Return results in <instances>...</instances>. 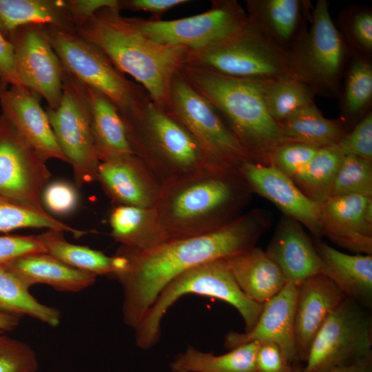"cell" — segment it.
<instances>
[{"instance_id":"6da1fadb","label":"cell","mask_w":372,"mask_h":372,"mask_svg":"<svg viewBox=\"0 0 372 372\" xmlns=\"http://www.w3.org/2000/svg\"><path fill=\"white\" fill-rule=\"evenodd\" d=\"M265 225L263 214L252 211L212 231L167 240L147 249L120 246L116 254L125 259V265L111 277L123 289L125 323L134 329L161 291L183 272L255 247Z\"/></svg>"},{"instance_id":"7a4b0ae2","label":"cell","mask_w":372,"mask_h":372,"mask_svg":"<svg viewBox=\"0 0 372 372\" xmlns=\"http://www.w3.org/2000/svg\"><path fill=\"white\" fill-rule=\"evenodd\" d=\"M251 189L238 168H205L161 184L154 206L167 241L204 234L230 223Z\"/></svg>"},{"instance_id":"3957f363","label":"cell","mask_w":372,"mask_h":372,"mask_svg":"<svg viewBox=\"0 0 372 372\" xmlns=\"http://www.w3.org/2000/svg\"><path fill=\"white\" fill-rule=\"evenodd\" d=\"M120 10L118 7L104 8L75 32L100 48L123 73L139 82L165 110L173 78L185 64L187 49L148 39Z\"/></svg>"},{"instance_id":"277c9868","label":"cell","mask_w":372,"mask_h":372,"mask_svg":"<svg viewBox=\"0 0 372 372\" xmlns=\"http://www.w3.org/2000/svg\"><path fill=\"white\" fill-rule=\"evenodd\" d=\"M178 73L216 109L251 161L269 165L273 149L289 142L268 113L258 81L187 65Z\"/></svg>"},{"instance_id":"5b68a950","label":"cell","mask_w":372,"mask_h":372,"mask_svg":"<svg viewBox=\"0 0 372 372\" xmlns=\"http://www.w3.org/2000/svg\"><path fill=\"white\" fill-rule=\"evenodd\" d=\"M131 148L163 184L215 167L189 133L147 94L131 113L121 116Z\"/></svg>"},{"instance_id":"8992f818","label":"cell","mask_w":372,"mask_h":372,"mask_svg":"<svg viewBox=\"0 0 372 372\" xmlns=\"http://www.w3.org/2000/svg\"><path fill=\"white\" fill-rule=\"evenodd\" d=\"M189 293L217 298L233 306L244 320L245 331L255 325L263 307L242 292L225 259L203 263L177 276L161 291L134 328L138 348L147 350L157 344L166 312L179 298Z\"/></svg>"},{"instance_id":"52a82bcc","label":"cell","mask_w":372,"mask_h":372,"mask_svg":"<svg viewBox=\"0 0 372 372\" xmlns=\"http://www.w3.org/2000/svg\"><path fill=\"white\" fill-rule=\"evenodd\" d=\"M184 65L255 81L298 79L289 54L248 19L238 30L216 43L198 50H187Z\"/></svg>"},{"instance_id":"ba28073f","label":"cell","mask_w":372,"mask_h":372,"mask_svg":"<svg viewBox=\"0 0 372 372\" xmlns=\"http://www.w3.org/2000/svg\"><path fill=\"white\" fill-rule=\"evenodd\" d=\"M309 25L289 54L291 67L316 95L338 99L351 51L331 18L328 1L318 0L312 6Z\"/></svg>"},{"instance_id":"9c48e42d","label":"cell","mask_w":372,"mask_h":372,"mask_svg":"<svg viewBox=\"0 0 372 372\" xmlns=\"http://www.w3.org/2000/svg\"><path fill=\"white\" fill-rule=\"evenodd\" d=\"M50 43L63 68L81 82L106 96L120 116L138 108L147 94L130 81L96 45L71 31L45 25Z\"/></svg>"},{"instance_id":"30bf717a","label":"cell","mask_w":372,"mask_h":372,"mask_svg":"<svg viewBox=\"0 0 372 372\" xmlns=\"http://www.w3.org/2000/svg\"><path fill=\"white\" fill-rule=\"evenodd\" d=\"M164 110L189 133L215 167L238 168L251 161L216 109L178 72Z\"/></svg>"},{"instance_id":"8fae6325","label":"cell","mask_w":372,"mask_h":372,"mask_svg":"<svg viewBox=\"0 0 372 372\" xmlns=\"http://www.w3.org/2000/svg\"><path fill=\"white\" fill-rule=\"evenodd\" d=\"M48 118L77 187L96 180L97 158L85 85L63 68L62 96L56 109L48 108Z\"/></svg>"},{"instance_id":"7c38bea8","label":"cell","mask_w":372,"mask_h":372,"mask_svg":"<svg viewBox=\"0 0 372 372\" xmlns=\"http://www.w3.org/2000/svg\"><path fill=\"white\" fill-rule=\"evenodd\" d=\"M372 318L345 298L329 316L310 347L301 372H325L372 356Z\"/></svg>"},{"instance_id":"4fadbf2b","label":"cell","mask_w":372,"mask_h":372,"mask_svg":"<svg viewBox=\"0 0 372 372\" xmlns=\"http://www.w3.org/2000/svg\"><path fill=\"white\" fill-rule=\"evenodd\" d=\"M142 34L157 43L189 50L203 48L228 36L247 21L245 10L236 0H214L201 14L174 20L126 17Z\"/></svg>"},{"instance_id":"5bb4252c","label":"cell","mask_w":372,"mask_h":372,"mask_svg":"<svg viewBox=\"0 0 372 372\" xmlns=\"http://www.w3.org/2000/svg\"><path fill=\"white\" fill-rule=\"evenodd\" d=\"M12 43L16 71L24 87L56 109L62 96V63L53 49L44 25L19 28L5 35Z\"/></svg>"},{"instance_id":"9a60e30c","label":"cell","mask_w":372,"mask_h":372,"mask_svg":"<svg viewBox=\"0 0 372 372\" xmlns=\"http://www.w3.org/2000/svg\"><path fill=\"white\" fill-rule=\"evenodd\" d=\"M51 173L46 161L0 115V193L45 209L41 196Z\"/></svg>"},{"instance_id":"2e32d148","label":"cell","mask_w":372,"mask_h":372,"mask_svg":"<svg viewBox=\"0 0 372 372\" xmlns=\"http://www.w3.org/2000/svg\"><path fill=\"white\" fill-rule=\"evenodd\" d=\"M238 170L251 190L307 227L316 240L320 239V206L309 198L291 178L271 165L251 161L243 162Z\"/></svg>"},{"instance_id":"e0dca14e","label":"cell","mask_w":372,"mask_h":372,"mask_svg":"<svg viewBox=\"0 0 372 372\" xmlns=\"http://www.w3.org/2000/svg\"><path fill=\"white\" fill-rule=\"evenodd\" d=\"M298 291V286L287 283L278 293L263 304L251 329L245 333L231 331L225 335V347L231 350L255 341L273 342L279 346L292 365L302 370L295 334Z\"/></svg>"},{"instance_id":"ac0fdd59","label":"cell","mask_w":372,"mask_h":372,"mask_svg":"<svg viewBox=\"0 0 372 372\" xmlns=\"http://www.w3.org/2000/svg\"><path fill=\"white\" fill-rule=\"evenodd\" d=\"M322 235L353 252L371 255L372 197H329L320 206Z\"/></svg>"},{"instance_id":"d6986e66","label":"cell","mask_w":372,"mask_h":372,"mask_svg":"<svg viewBox=\"0 0 372 372\" xmlns=\"http://www.w3.org/2000/svg\"><path fill=\"white\" fill-rule=\"evenodd\" d=\"M98 180L116 205L154 207L161 184L134 154H125L99 161Z\"/></svg>"},{"instance_id":"ffe728a7","label":"cell","mask_w":372,"mask_h":372,"mask_svg":"<svg viewBox=\"0 0 372 372\" xmlns=\"http://www.w3.org/2000/svg\"><path fill=\"white\" fill-rule=\"evenodd\" d=\"M0 105L1 114L42 158L68 163L39 95L24 87L10 86L0 94Z\"/></svg>"},{"instance_id":"44dd1931","label":"cell","mask_w":372,"mask_h":372,"mask_svg":"<svg viewBox=\"0 0 372 372\" xmlns=\"http://www.w3.org/2000/svg\"><path fill=\"white\" fill-rule=\"evenodd\" d=\"M245 4L249 21L288 54L308 32L310 1L246 0Z\"/></svg>"},{"instance_id":"7402d4cb","label":"cell","mask_w":372,"mask_h":372,"mask_svg":"<svg viewBox=\"0 0 372 372\" xmlns=\"http://www.w3.org/2000/svg\"><path fill=\"white\" fill-rule=\"evenodd\" d=\"M345 298L338 287L323 273L308 278L298 286L295 334L300 362H306L316 334Z\"/></svg>"},{"instance_id":"603a6c76","label":"cell","mask_w":372,"mask_h":372,"mask_svg":"<svg viewBox=\"0 0 372 372\" xmlns=\"http://www.w3.org/2000/svg\"><path fill=\"white\" fill-rule=\"evenodd\" d=\"M265 252L278 266L287 283L299 286L308 278L322 273L314 242L303 226L289 216L281 219Z\"/></svg>"},{"instance_id":"cb8c5ba5","label":"cell","mask_w":372,"mask_h":372,"mask_svg":"<svg viewBox=\"0 0 372 372\" xmlns=\"http://www.w3.org/2000/svg\"><path fill=\"white\" fill-rule=\"evenodd\" d=\"M322 261V273L346 298L365 309L372 304V256L343 253L320 239L314 243Z\"/></svg>"},{"instance_id":"d4e9b609","label":"cell","mask_w":372,"mask_h":372,"mask_svg":"<svg viewBox=\"0 0 372 372\" xmlns=\"http://www.w3.org/2000/svg\"><path fill=\"white\" fill-rule=\"evenodd\" d=\"M225 260L242 292L258 304L265 303L287 284L278 266L260 248L254 247Z\"/></svg>"},{"instance_id":"484cf974","label":"cell","mask_w":372,"mask_h":372,"mask_svg":"<svg viewBox=\"0 0 372 372\" xmlns=\"http://www.w3.org/2000/svg\"><path fill=\"white\" fill-rule=\"evenodd\" d=\"M28 287L48 285L59 291L78 292L92 285L96 276L66 265L45 252L19 257L4 265Z\"/></svg>"},{"instance_id":"4316f807","label":"cell","mask_w":372,"mask_h":372,"mask_svg":"<svg viewBox=\"0 0 372 372\" xmlns=\"http://www.w3.org/2000/svg\"><path fill=\"white\" fill-rule=\"evenodd\" d=\"M110 225L112 237L126 248L144 250L167 241L154 207L116 205Z\"/></svg>"},{"instance_id":"83f0119b","label":"cell","mask_w":372,"mask_h":372,"mask_svg":"<svg viewBox=\"0 0 372 372\" xmlns=\"http://www.w3.org/2000/svg\"><path fill=\"white\" fill-rule=\"evenodd\" d=\"M90 105L94 147L99 161L134 154L123 120L115 105L103 94L85 85Z\"/></svg>"},{"instance_id":"f1b7e54d","label":"cell","mask_w":372,"mask_h":372,"mask_svg":"<svg viewBox=\"0 0 372 372\" xmlns=\"http://www.w3.org/2000/svg\"><path fill=\"white\" fill-rule=\"evenodd\" d=\"M338 101V119L349 132L371 110L372 58L351 52Z\"/></svg>"},{"instance_id":"f546056e","label":"cell","mask_w":372,"mask_h":372,"mask_svg":"<svg viewBox=\"0 0 372 372\" xmlns=\"http://www.w3.org/2000/svg\"><path fill=\"white\" fill-rule=\"evenodd\" d=\"M75 28L61 0H0V28L4 35L28 25Z\"/></svg>"},{"instance_id":"4dcf8cb0","label":"cell","mask_w":372,"mask_h":372,"mask_svg":"<svg viewBox=\"0 0 372 372\" xmlns=\"http://www.w3.org/2000/svg\"><path fill=\"white\" fill-rule=\"evenodd\" d=\"M277 124L288 141L319 148L338 145L347 132L339 119L325 118L316 104L295 111Z\"/></svg>"},{"instance_id":"1f68e13d","label":"cell","mask_w":372,"mask_h":372,"mask_svg":"<svg viewBox=\"0 0 372 372\" xmlns=\"http://www.w3.org/2000/svg\"><path fill=\"white\" fill-rule=\"evenodd\" d=\"M45 252L66 265L93 274L112 276L121 270L125 259L116 254L108 256L102 251L68 242L62 231L49 229L39 235Z\"/></svg>"},{"instance_id":"d6a6232c","label":"cell","mask_w":372,"mask_h":372,"mask_svg":"<svg viewBox=\"0 0 372 372\" xmlns=\"http://www.w3.org/2000/svg\"><path fill=\"white\" fill-rule=\"evenodd\" d=\"M258 346L257 341L249 342L220 355L188 347L169 366L172 372H256Z\"/></svg>"},{"instance_id":"836d02e7","label":"cell","mask_w":372,"mask_h":372,"mask_svg":"<svg viewBox=\"0 0 372 372\" xmlns=\"http://www.w3.org/2000/svg\"><path fill=\"white\" fill-rule=\"evenodd\" d=\"M344 156L338 145L320 147L311 161L291 179L309 198L321 206L331 196Z\"/></svg>"},{"instance_id":"e575fe53","label":"cell","mask_w":372,"mask_h":372,"mask_svg":"<svg viewBox=\"0 0 372 372\" xmlns=\"http://www.w3.org/2000/svg\"><path fill=\"white\" fill-rule=\"evenodd\" d=\"M29 287L16 274L0 266V309L18 316H28L51 327L61 320L59 311L39 302Z\"/></svg>"},{"instance_id":"d590c367","label":"cell","mask_w":372,"mask_h":372,"mask_svg":"<svg viewBox=\"0 0 372 372\" xmlns=\"http://www.w3.org/2000/svg\"><path fill=\"white\" fill-rule=\"evenodd\" d=\"M258 81L266 109L276 123L295 111L315 104L314 91L298 79L284 77Z\"/></svg>"},{"instance_id":"8d00e7d4","label":"cell","mask_w":372,"mask_h":372,"mask_svg":"<svg viewBox=\"0 0 372 372\" xmlns=\"http://www.w3.org/2000/svg\"><path fill=\"white\" fill-rule=\"evenodd\" d=\"M22 228H45L70 232L77 236L86 233L54 218L45 209H38L0 193V231Z\"/></svg>"},{"instance_id":"74e56055","label":"cell","mask_w":372,"mask_h":372,"mask_svg":"<svg viewBox=\"0 0 372 372\" xmlns=\"http://www.w3.org/2000/svg\"><path fill=\"white\" fill-rule=\"evenodd\" d=\"M334 23L351 53L372 58V8L351 4L342 8Z\"/></svg>"},{"instance_id":"f35d334b","label":"cell","mask_w":372,"mask_h":372,"mask_svg":"<svg viewBox=\"0 0 372 372\" xmlns=\"http://www.w3.org/2000/svg\"><path fill=\"white\" fill-rule=\"evenodd\" d=\"M352 194L372 197V161L344 155L331 196Z\"/></svg>"},{"instance_id":"ab89813d","label":"cell","mask_w":372,"mask_h":372,"mask_svg":"<svg viewBox=\"0 0 372 372\" xmlns=\"http://www.w3.org/2000/svg\"><path fill=\"white\" fill-rule=\"evenodd\" d=\"M35 351L26 343L0 334V372H37Z\"/></svg>"},{"instance_id":"60d3db41","label":"cell","mask_w":372,"mask_h":372,"mask_svg":"<svg viewBox=\"0 0 372 372\" xmlns=\"http://www.w3.org/2000/svg\"><path fill=\"white\" fill-rule=\"evenodd\" d=\"M318 149L302 143L285 142L273 149L269 165L292 178L311 161Z\"/></svg>"},{"instance_id":"b9f144b4","label":"cell","mask_w":372,"mask_h":372,"mask_svg":"<svg viewBox=\"0 0 372 372\" xmlns=\"http://www.w3.org/2000/svg\"><path fill=\"white\" fill-rule=\"evenodd\" d=\"M338 145L344 155L372 161V110L347 132Z\"/></svg>"},{"instance_id":"7bdbcfd3","label":"cell","mask_w":372,"mask_h":372,"mask_svg":"<svg viewBox=\"0 0 372 372\" xmlns=\"http://www.w3.org/2000/svg\"><path fill=\"white\" fill-rule=\"evenodd\" d=\"M42 205L51 214L66 215L72 213L79 203L77 192L73 185L63 180H55L44 188ZM52 215V214H51Z\"/></svg>"},{"instance_id":"ee69618b","label":"cell","mask_w":372,"mask_h":372,"mask_svg":"<svg viewBox=\"0 0 372 372\" xmlns=\"http://www.w3.org/2000/svg\"><path fill=\"white\" fill-rule=\"evenodd\" d=\"M40 252L45 249L39 235L0 236V266L22 256Z\"/></svg>"},{"instance_id":"f6af8a7d","label":"cell","mask_w":372,"mask_h":372,"mask_svg":"<svg viewBox=\"0 0 372 372\" xmlns=\"http://www.w3.org/2000/svg\"><path fill=\"white\" fill-rule=\"evenodd\" d=\"M256 372H301L287 359L278 344L270 341L258 342L256 354Z\"/></svg>"},{"instance_id":"bcb514c9","label":"cell","mask_w":372,"mask_h":372,"mask_svg":"<svg viewBox=\"0 0 372 372\" xmlns=\"http://www.w3.org/2000/svg\"><path fill=\"white\" fill-rule=\"evenodd\" d=\"M66 8L71 17L75 30L104 8H119L117 0H69L65 1Z\"/></svg>"},{"instance_id":"7dc6e473","label":"cell","mask_w":372,"mask_h":372,"mask_svg":"<svg viewBox=\"0 0 372 372\" xmlns=\"http://www.w3.org/2000/svg\"><path fill=\"white\" fill-rule=\"evenodd\" d=\"M0 81L10 86H22L16 71L14 47L0 28ZM26 88V87H25Z\"/></svg>"},{"instance_id":"c3c4849f","label":"cell","mask_w":372,"mask_h":372,"mask_svg":"<svg viewBox=\"0 0 372 372\" xmlns=\"http://www.w3.org/2000/svg\"><path fill=\"white\" fill-rule=\"evenodd\" d=\"M190 2L187 0H125L119 1V8L133 11L148 12L151 19L161 20V17L169 10L180 5Z\"/></svg>"},{"instance_id":"681fc988","label":"cell","mask_w":372,"mask_h":372,"mask_svg":"<svg viewBox=\"0 0 372 372\" xmlns=\"http://www.w3.org/2000/svg\"><path fill=\"white\" fill-rule=\"evenodd\" d=\"M325 372H372V356L360 362L336 367Z\"/></svg>"},{"instance_id":"f907efd6","label":"cell","mask_w":372,"mask_h":372,"mask_svg":"<svg viewBox=\"0 0 372 372\" xmlns=\"http://www.w3.org/2000/svg\"><path fill=\"white\" fill-rule=\"evenodd\" d=\"M20 318L0 309V334L14 330L19 325Z\"/></svg>"},{"instance_id":"816d5d0a","label":"cell","mask_w":372,"mask_h":372,"mask_svg":"<svg viewBox=\"0 0 372 372\" xmlns=\"http://www.w3.org/2000/svg\"><path fill=\"white\" fill-rule=\"evenodd\" d=\"M7 88V85L0 81V94Z\"/></svg>"}]
</instances>
